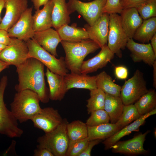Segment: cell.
<instances>
[{
	"label": "cell",
	"instance_id": "cell-49",
	"mask_svg": "<svg viewBox=\"0 0 156 156\" xmlns=\"http://www.w3.org/2000/svg\"><path fill=\"white\" fill-rule=\"evenodd\" d=\"M88 0V1H90V0Z\"/></svg>",
	"mask_w": 156,
	"mask_h": 156
},
{
	"label": "cell",
	"instance_id": "cell-14",
	"mask_svg": "<svg viewBox=\"0 0 156 156\" xmlns=\"http://www.w3.org/2000/svg\"><path fill=\"white\" fill-rule=\"evenodd\" d=\"M150 132V131L148 130L144 133H140L129 140L118 141L111 146L112 152L134 155L146 154L148 151L144 148L143 144L146 135Z\"/></svg>",
	"mask_w": 156,
	"mask_h": 156
},
{
	"label": "cell",
	"instance_id": "cell-42",
	"mask_svg": "<svg viewBox=\"0 0 156 156\" xmlns=\"http://www.w3.org/2000/svg\"><path fill=\"white\" fill-rule=\"evenodd\" d=\"M34 156H54L49 150L44 148H37L34 151Z\"/></svg>",
	"mask_w": 156,
	"mask_h": 156
},
{
	"label": "cell",
	"instance_id": "cell-28",
	"mask_svg": "<svg viewBox=\"0 0 156 156\" xmlns=\"http://www.w3.org/2000/svg\"><path fill=\"white\" fill-rule=\"evenodd\" d=\"M156 33V17L143 20L133 39L143 43L148 42Z\"/></svg>",
	"mask_w": 156,
	"mask_h": 156
},
{
	"label": "cell",
	"instance_id": "cell-19",
	"mask_svg": "<svg viewBox=\"0 0 156 156\" xmlns=\"http://www.w3.org/2000/svg\"><path fill=\"white\" fill-rule=\"evenodd\" d=\"M122 28L129 38H133L143 20L135 7L123 9L120 13Z\"/></svg>",
	"mask_w": 156,
	"mask_h": 156
},
{
	"label": "cell",
	"instance_id": "cell-24",
	"mask_svg": "<svg viewBox=\"0 0 156 156\" xmlns=\"http://www.w3.org/2000/svg\"><path fill=\"white\" fill-rule=\"evenodd\" d=\"M53 3L51 20L52 26L56 30L70 21V14L66 0H52Z\"/></svg>",
	"mask_w": 156,
	"mask_h": 156
},
{
	"label": "cell",
	"instance_id": "cell-38",
	"mask_svg": "<svg viewBox=\"0 0 156 156\" xmlns=\"http://www.w3.org/2000/svg\"><path fill=\"white\" fill-rule=\"evenodd\" d=\"M114 74L116 77L119 79H125L128 77V72L127 68L123 66H115Z\"/></svg>",
	"mask_w": 156,
	"mask_h": 156
},
{
	"label": "cell",
	"instance_id": "cell-17",
	"mask_svg": "<svg viewBox=\"0 0 156 156\" xmlns=\"http://www.w3.org/2000/svg\"><path fill=\"white\" fill-rule=\"evenodd\" d=\"M101 48V50L96 56L83 62L80 68L81 73L87 74L96 72L105 66L114 58L115 54L107 45Z\"/></svg>",
	"mask_w": 156,
	"mask_h": 156
},
{
	"label": "cell",
	"instance_id": "cell-10",
	"mask_svg": "<svg viewBox=\"0 0 156 156\" xmlns=\"http://www.w3.org/2000/svg\"><path fill=\"white\" fill-rule=\"evenodd\" d=\"M27 42L15 38H11L9 44L0 53V60L17 67L29 58Z\"/></svg>",
	"mask_w": 156,
	"mask_h": 156
},
{
	"label": "cell",
	"instance_id": "cell-36",
	"mask_svg": "<svg viewBox=\"0 0 156 156\" xmlns=\"http://www.w3.org/2000/svg\"><path fill=\"white\" fill-rule=\"evenodd\" d=\"M89 141L87 137L84 139L69 142L65 156H79Z\"/></svg>",
	"mask_w": 156,
	"mask_h": 156
},
{
	"label": "cell",
	"instance_id": "cell-39",
	"mask_svg": "<svg viewBox=\"0 0 156 156\" xmlns=\"http://www.w3.org/2000/svg\"><path fill=\"white\" fill-rule=\"evenodd\" d=\"M102 140H89L83 151L79 156H90L91 152L93 147L100 143Z\"/></svg>",
	"mask_w": 156,
	"mask_h": 156
},
{
	"label": "cell",
	"instance_id": "cell-12",
	"mask_svg": "<svg viewBox=\"0 0 156 156\" xmlns=\"http://www.w3.org/2000/svg\"><path fill=\"white\" fill-rule=\"evenodd\" d=\"M63 119L57 110L48 107L42 108L31 120L35 127L47 133L55 129Z\"/></svg>",
	"mask_w": 156,
	"mask_h": 156
},
{
	"label": "cell",
	"instance_id": "cell-22",
	"mask_svg": "<svg viewBox=\"0 0 156 156\" xmlns=\"http://www.w3.org/2000/svg\"><path fill=\"white\" fill-rule=\"evenodd\" d=\"M53 3L49 0L41 9L36 10L33 15V26L35 32L42 31L52 27L51 14Z\"/></svg>",
	"mask_w": 156,
	"mask_h": 156
},
{
	"label": "cell",
	"instance_id": "cell-46",
	"mask_svg": "<svg viewBox=\"0 0 156 156\" xmlns=\"http://www.w3.org/2000/svg\"><path fill=\"white\" fill-rule=\"evenodd\" d=\"M9 66L8 64L0 60V73L3 70L8 68Z\"/></svg>",
	"mask_w": 156,
	"mask_h": 156
},
{
	"label": "cell",
	"instance_id": "cell-33",
	"mask_svg": "<svg viewBox=\"0 0 156 156\" xmlns=\"http://www.w3.org/2000/svg\"><path fill=\"white\" fill-rule=\"evenodd\" d=\"M141 116L134 104L124 105L122 113L115 124L120 130Z\"/></svg>",
	"mask_w": 156,
	"mask_h": 156
},
{
	"label": "cell",
	"instance_id": "cell-48",
	"mask_svg": "<svg viewBox=\"0 0 156 156\" xmlns=\"http://www.w3.org/2000/svg\"><path fill=\"white\" fill-rule=\"evenodd\" d=\"M7 45L0 44V53L6 47Z\"/></svg>",
	"mask_w": 156,
	"mask_h": 156
},
{
	"label": "cell",
	"instance_id": "cell-1",
	"mask_svg": "<svg viewBox=\"0 0 156 156\" xmlns=\"http://www.w3.org/2000/svg\"><path fill=\"white\" fill-rule=\"evenodd\" d=\"M44 66L36 59L29 57L16 67L18 83L15 86L16 90H32L38 95L41 102L48 103L50 99L49 90L44 79Z\"/></svg>",
	"mask_w": 156,
	"mask_h": 156
},
{
	"label": "cell",
	"instance_id": "cell-45",
	"mask_svg": "<svg viewBox=\"0 0 156 156\" xmlns=\"http://www.w3.org/2000/svg\"><path fill=\"white\" fill-rule=\"evenodd\" d=\"M151 45L153 51L156 55V33L154 35L151 39Z\"/></svg>",
	"mask_w": 156,
	"mask_h": 156
},
{
	"label": "cell",
	"instance_id": "cell-27",
	"mask_svg": "<svg viewBox=\"0 0 156 156\" xmlns=\"http://www.w3.org/2000/svg\"><path fill=\"white\" fill-rule=\"evenodd\" d=\"M124 105L120 97L105 93L104 110L108 114L111 123H115L121 116Z\"/></svg>",
	"mask_w": 156,
	"mask_h": 156
},
{
	"label": "cell",
	"instance_id": "cell-3",
	"mask_svg": "<svg viewBox=\"0 0 156 156\" xmlns=\"http://www.w3.org/2000/svg\"><path fill=\"white\" fill-rule=\"evenodd\" d=\"M38 95L34 91L27 89L17 92L10 104L11 111L20 123L31 119L41 110Z\"/></svg>",
	"mask_w": 156,
	"mask_h": 156
},
{
	"label": "cell",
	"instance_id": "cell-20",
	"mask_svg": "<svg viewBox=\"0 0 156 156\" xmlns=\"http://www.w3.org/2000/svg\"><path fill=\"white\" fill-rule=\"evenodd\" d=\"M49 84V99L60 101L68 91L64 76L55 73L47 68L45 73Z\"/></svg>",
	"mask_w": 156,
	"mask_h": 156
},
{
	"label": "cell",
	"instance_id": "cell-16",
	"mask_svg": "<svg viewBox=\"0 0 156 156\" xmlns=\"http://www.w3.org/2000/svg\"><path fill=\"white\" fill-rule=\"evenodd\" d=\"M126 47L130 52V57L134 62L143 61L152 66L156 60V55L150 43H139L134 41L133 38H128Z\"/></svg>",
	"mask_w": 156,
	"mask_h": 156
},
{
	"label": "cell",
	"instance_id": "cell-41",
	"mask_svg": "<svg viewBox=\"0 0 156 156\" xmlns=\"http://www.w3.org/2000/svg\"><path fill=\"white\" fill-rule=\"evenodd\" d=\"M11 38L8 33L7 31L0 29V44L8 45L10 42Z\"/></svg>",
	"mask_w": 156,
	"mask_h": 156
},
{
	"label": "cell",
	"instance_id": "cell-37",
	"mask_svg": "<svg viewBox=\"0 0 156 156\" xmlns=\"http://www.w3.org/2000/svg\"><path fill=\"white\" fill-rule=\"evenodd\" d=\"M123 9L120 0H107L103 9V13L120 14Z\"/></svg>",
	"mask_w": 156,
	"mask_h": 156
},
{
	"label": "cell",
	"instance_id": "cell-34",
	"mask_svg": "<svg viewBox=\"0 0 156 156\" xmlns=\"http://www.w3.org/2000/svg\"><path fill=\"white\" fill-rule=\"evenodd\" d=\"M135 8L143 20L156 16V0H148Z\"/></svg>",
	"mask_w": 156,
	"mask_h": 156
},
{
	"label": "cell",
	"instance_id": "cell-8",
	"mask_svg": "<svg viewBox=\"0 0 156 156\" xmlns=\"http://www.w3.org/2000/svg\"><path fill=\"white\" fill-rule=\"evenodd\" d=\"M148 90L143 74L137 69L121 87L120 97L124 105L133 104Z\"/></svg>",
	"mask_w": 156,
	"mask_h": 156
},
{
	"label": "cell",
	"instance_id": "cell-30",
	"mask_svg": "<svg viewBox=\"0 0 156 156\" xmlns=\"http://www.w3.org/2000/svg\"><path fill=\"white\" fill-rule=\"evenodd\" d=\"M134 105L141 116L156 108V92L155 90H148Z\"/></svg>",
	"mask_w": 156,
	"mask_h": 156
},
{
	"label": "cell",
	"instance_id": "cell-26",
	"mask_svg": "<svg viewBox=\"0 0 156 156\" xmlns=\"http://www.w3.org/2000/svg\"><path fill=\"white\" fill-rule=\"evenodd\" d=\"M120 130L115 123H108L93 127L88 126V138L89 140H105Z\"/></svg>",
	"mask_w": 156,
	"mask_h": 156
},
{
	"label": "cell",
	"instance_id": "cell-2",
	"mask_svg": "<svg viewBox=\"0 0 156 156\" xmlns=\"http://www.w3.org/2000/svg\"><path fill=\"white\" fill-rule=\"evenodd\" d=\"M60 42L65 53L64 60L66 68L73 73H81V66L86 57L101 48L90 39L75 42L62 40Z\"/></svg>",
	"mask_w": 156,
	"mask_h": 156
},
{
	"label": "cell",
	"instance_id": "cell-18",
	"mask_svg": "<svg viewBox=\"0 0 156 156\" xmlns=\"http://www.w3.org/2000/svg\"><path fill=\"white\" fill-rule=\"evenodd\" d=\"M33 38L45 50L55 56H58L57 47L62 40L56 30L51 28L35 32Z\"/></svg>",
	"mask_w": 156,
	"mask_h": 156
},
{
	"label": "cell",
	"instance_id": "cell-47",
	"mask_svg": "<svg viewBox=\"0 0 156 156\" xmlns=\"http://www.w3.org/2000/svg\"><path fill=\"white\" fill-rule=\"evenodd\" d=\"M5 6V0H0V23H1L2 19L1 15L3 9L4 8Z\"/></svg>",
	"mask_w": 156,
	"mask_h": 156
},
{
	"label": "cell",
	"instance_id": "cell-15",
	"mask_svg": "<svg viewBox=\"0 0 156 156\" xmlns=\"http://www.w3.org/2000/svg\"><path fill=\"white\" fill-rule=\"evenodd\" d=\"M109 21V14L103 13L92 26L88 24L84 26L89 39L97 43L101 48L107 45Z\"/></svg>",
	"mask_w": 156,
	"mask_h": 156
},
{
	"label": "cell",
	"instance_id": "cell-44",
	"mask_svg": "<svg viewBox=\"0 0 156 156\" xmlns=\"http://www.w3.org/2000/svg\"><path fill=\"white\" fill-rule=\"evenodd\" d=\"M153 68V87L156 88V60L155 61L152 66Z\"/></svg>",
	"mask_w": 156,
	"mask_h": 156
},
{
	"label": "cell",
	"instance_id": "cell-43",
	"mask_svg": "<svg viewBox=\"0 0 156 156\" xmlns=\"http://www.w3.org/2000/svg\"><path fill=\"white\" fill-rule=\"evenodd\" d=\"M33 3L36 10L40 9V7L46 4L49 0H31Z\"/></svg>",
	"mask_w": 156,
	"mask_h": 156
},
{
	"label": "cell",
	"instance_id": "cell-6",
	"mask_svg": "<svg viewBox=\"0 0 156 156\" xmlns=\"http://www.w3.org/2000/svg\"><path fill=\"white\" fill-rule=\"evenodd\" d=\"M26 42L29 49V57L38 60L55 73L64 76L68 73V70L63 57L57 58L42 48L33 38Z\"/></svg>",
	"mask_w": 156,
	"mask_h": 156
},
{
	"label": "cell",
	"instance_id": "cell-40",
	"mask_svg": "<svg viewBox=\"0 0 156 156\" xmlns=\"http://www.w3.org/2000/svg\"><path fill=\"white\" fill-rule=\"evenodd\" d=\"M148 0H120L123 9L131 7L136 8L140 4Z\"/></svg>",
	"mask_w": 156,
	"mask_h": 156
},
{
	"label": "cell",
	"instance_id": "cell-4",
	"mask_svg": "<svg viewBox=\"0 0 156 156\" xmlns=\"http://www.w3.org/2000/svg\"><path fill=\"white\" fill-rule=\"evenodd\" d=\"M66 118L51 131L45 133L37 139V148H44L49 150L54 156H65L68 144Z\"/></svg>",
	"mask_w": 156,
	"mask_h": 156
},
{
	"label": "cell",
	"instance_id": "cell-31",
	"mask_svg": "<svg viewBox=\"0 0 156 156\" xmlns=\"http://www.w3.org/2000/svg\"><path fill=\"white\" fill-rule=\"evenodd\" d=\"M69 142L84 139L88 137V126L86 123L75 120L68 123L67 127Z\"/></svg>",
	"mask_w": 156,
	"mask_h": 156
},
{
	"label": "cell",
	"instance_id": "cell-7",
	"mask_svg": "<svg viewBox=\"0 0 156 156\" xmlns=\"http://www.w3.org/2000/svg\"><path fill=\"white\" fill-rule=\"evenodd\" d=\"M109 15L107 46L114 54L121 58L122 50L125 49L129 38L122 27L120 15L116 13L110 14Z\"/></svg>",
	"mask_w": 156,
	"mask_h": 156
},
{
	"label": "cell",
	"instance_id": "cell-23",
	"mask_svg": "<svg viewBox=\"0 0 156 156\" xmlns=\"http://www.w3.org/2000/svg\"><path fill=\"white\" fill-rule=\"evenodd\" d=\"M67 89L82 88L89 90L97 88L96 76H90L87 74L68 73L64 76Z\"/></svg>",
	"mask_w": 156,
	"mask_h": 156
},
{
	"label": "cell",
	"instance_id": "cell-9",
	"mask_svg": "<svg viewBox=\"0 0 156 156\" xmlns=\"http://www.w3.org/2000/svg\"><path fill=\"white\" fill-rule=\"evenodd\" d=\"M107 0H94L85 2L79 0H68L67 3L70 14L77 12L88 25L92 26L103 14Z\"/></svg>",
	"mask_w": 156,
	"mask_h": 156
},
{
	"label": "cell",
	"instance_id": "cell-13",
	"mask_svg": "<svg viewBox=\"0 0 156 156\" xmlns=\"http://www.w3.org/2000/svg\"><path fill=\"white\" fill-rule=\"evenodd\" d=\"M27 0H5V15L0 23V29L7 31L19 19L28 8Z\"/></svg>",
	"mask_w": 156,
	"mask_h": 156
},
{
	"label": "cell",
	"instance_id": "cell-32",
	"mask_svg": "<svg viewBox=\"0 0 156 156\" xmlns=\"http://www.w3.org/2000/svg\"><path fill=\"white\" fill-rule=\"evenodd\" d=\"M90 97L86 105L88 114L99 109H104L105 93L98 88L90 90Z\"/></svg>",
	"mask_w": 156,
	"mask_h": 156
},
{
	"label": "cell",
	"instance_id": "cell-21",
	"mask_svg": "<svg viewBox=\"0 0 156 156\" xmlns=\"http://www.w3.org/2000/svg\"><path fill=\"white\" fill-rule=\"evenodd\" d=\"M156 113V108L144 114L129 125H128L116 133L114 135L103 142L105 150L111 148L112 146L123 137L129 135L132 132L138 131L140 127L145 122L146 119L149 117Z\"/></svg>",
	"mask_w": 156,
	"mask_h": 156
},
{
	"label": "cell",
	"instance_id": "cell-29",
	"mask_svg": "<svg viewBox=\"0 0 156 156\" xmlns=\"http://www.w3.org/2000/svg\"><path fill=\"white\" fill-rule=\"evenodd\" d=\"M96 84L97 88L105 93L120 97L121 87L115 83L112 77L105 71L96 76Z\"/></svg>",
	"mask_w": 156,
	"mask_h": 156
},
{
	"label": "cell",
	"instance_id": "cell-11",
	"mask_svg": "<svg viewBox=\"0 0 156 156\" xmlns=\"http://www.w3.org/2000/svg\"><path fill=\"white\" fill-rule=\"evenodd\" d=\"M33 8H28L18 21L8 31L9 36L27 42L34 35L33 26Z\"/></svg>",
	"mask_w": 156,
	"mask_h": 156
},
{
	"label": "cell",
	"instance_id": "cell-5",
	"mask_svg": "<svg viewBox=\"0 0 156 156\" xmlns=\"http://www.w3.org/2000/svg\"><path fill=\"white\" fill-rule=\"evenodd\" d=\"M8 78L4 76L0 81V133L10 138L20 137L23 131L18 126V121L6 106L4 100Z\"/></svg>",
	"mask_w": 156,
	"mask_h": 156
},
{
	"label": "cell",
	"instance_id": "cell-35",
	"mask_svg": "<svg viewBox=\"0 0 156 156\" xmlns=\"http://www.w3.org/2000/svg\"><path fill=\"white\" fill-rule=\"evenodd\" d=\"M86 121L87 126L93 127L109 123V117L104 109H99L92 112Z\"/></svg>",
	"mask_w": 156,
	"mask_h": 156
},
{
	"label": "cell",
	"instance_id": "cell-25",
	"mask_svg": "<svg viewBox=\"0 0 156 156\" xmlns=\"http://www.w3.org/2000/svg\"><path fill=\"white\" fill-rule=\"evenodd\" d=\"M56 30L62 40L75 42L89 39L86 29L77 27L75 23L71 26L67 24L63 25Z\"/></svg>",
	"mask_w": 156,
	"mask_h": 156
}]
</instances>
